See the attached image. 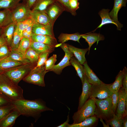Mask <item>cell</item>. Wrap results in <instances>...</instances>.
I'll use <instances>...</instances> for the list:
<instances>
[{
	"label": "cell",
	"instance_id": "ba28073f",
	"mask_svg": "<svg viewBox=\"0 0 127 127\" xmlns=\"http://www.w3.org/2000/svg\"><path fill=\"white\" fill-rule=\"evenodd\" d=\"M28 64L25 66L9 70L4 73V74L15 84L18 85L19 81L27 74L29 70Z\"/></svg>",
	"mask_w": 127,
	"mask_h": 127
},
{
	"label": "cell",
	"instance_id": "52a82bcc",
	"mask_svg": "<svg viewBox=\"0 0 127 127\" xmlns=\"http://www.w3.org/2000/svg\"><path fill=\"white\" fill-rule=\"evenodd\" d=\"M111 84L103 83L99 84L92 85L89 98H97L102 99L111 96L113 93L109 89Z\"/></svg>",
	"mask_w": 127,
	"mask_h": 127
},
{
	"label": "cell",
	"instance_id": "11a10c76",
	"mask_svg": "<svg viewBox=\"0 0 127 127\" xmlns=\"http://www.w3.org/2000/svg\"><path fill=\"white\" fill-rule=\"evenodd\" d=\"M100 120L101 122L102 123L103 127H109V125L107 124H105L104 122H103V119L101 118H100Z\"/></svg>",
	"mask_w": 127,
	"mask_h": 127
},
{
	"label": "cell",
	"instance_id": "f6af8a7d",
	"mask_svg": "<svg viewBox=\"0 0 127 127\" xmlns=\"http://www.w3.org/2000/svg\"><path fill=\"white\" fill-rule=\"evenodd\" d=\"M60 3L65 9V11L71 13L69 4V0H56Z\"/></svg>",
	"mask_w": 127,
	"mask_h": 127
},
{
	"label": "cell",
	"instance_id": "d590c367",
	"mask_svg": "<svg viewBox=\"0 0 127 127\" xmlns=\"http://www.w3.org/2000/svg\"><path fill=\"white\" fill-rule=\"evenodd\" d=\"M123 116L115 114L113 117L106 123L112 127H122L123 126L122 118Z\"/></svg>",
	"mask_w": 127,
	"mask_h": 127
},
{
	"label": "cell",
	"instance_id": "e575fe53",
	"mask_svg": "<svg viewBox=\"0 0 127 127\" xmlns=\"http://www.w3.org/2000/svg\"><path fill=\"white\" fill-rule=\"evenodd\" d=\"M39 55L32 48H29L27 50L24 57L28 60L31 63L37 62Z\"/></svg>",
	"mask_w": 127,
	"mask_h": 127
},
{
	"label": "cell",
	"instance_id": "7a4b0ae2",
	"mask_svg": "<svg viewBox=\"0 0 127 127\" xmlns=\"http://www.w3.org/2000/svg\"><path fill=\"white\" fill-rule=\"evenodd\" d=\"M0 91L12 102L24 99L22 89L13 82L4 73L0 74Z\"/></svg>",
	"mask_w": 127,
	"mask_h": 127
},
{
	"label": "cell",
	"instance_id": "6f0895ef",
	"mask_svg": "<svg viewBox=\"0 0 127 127\" xmlns=\"http://www.w3.org/2000/svg\"><path fill=\"white\" fill-rule=\"evenodd\" d=\"M76 0L78 1V0Z\"/></svg>",
	"mask_w": 127,
	"mask_h": 127
},
{
	"label": "cell",
	"instance_id": "ffe728a7",
	"mask_svg": "<svg viewBox=\"0 0 127 127\" xmlns=\"http://www.w3.org/2000/svg\"><path fill=\"white\" fill-rule=\"evenodd\" d=\"M85 75L88 81L92 85L99 84L103 82L100 80L90 68L86 61L83 64Z\"/></svg>",
	"mask_w": 127,
	"mask_h": 127
},
{
	"label": "cell",
	"instance_id": "f5cc1de1",
	"mask_svg": "<svg viewBox=\"0 0 127 127\" xmlns=\"http://www.w3.org/2000/svg\"><path fill=\"white\" fill-rule=\"evenodd\" d=\"M33 25H31L28 27L25 30L28 33V34H32V28Z\"/></svg>",
	"mask_w": 127,
	"mask_h": 127
},
{
	"label": "cell",
	"instance_id": "30bf717a",
	"mask_svg": "<svg viewBox=\"0 0 127 127\" xmlns=\"http://www.w3.org/2000/svg\"><path fill=\"white\" fill-rule=\"evenodd\" d=\"M119 98L115 114L123 116L127 115V92L123 87L118 91Z\"/></svg>",
	"mask_w": 127,
	"mask_h": 127
},
{
	"label": "cell",
	"instance_id": "db71d44e",
	"mask_svg": "<svg viewBox=\"0 0 127 127\" xmlns=\"http://www.w3.org/2000/svg\"><path fill=\"white\" fill-rule=\"evenodd\" d=\"M28 34V33L25 30H24L23 31L22 33V37L27 38V36Z\"/></svg>",
	"mask_w": 127,
	"mask_h": 127
},
{
	"label": "cell",
	"instance_id": "836d02e7",
	"mask_svg": "<svg viewBox=\"0 0 127 127\" xmlns=\"http://www.w3.org/2000/svg\"><path fill=\"white\" fill-rule=\"evenodd\" d=\"M32 40L28 38L23 37L17 50L24 56L27 50L30 47Z\"/></svg>",
	"mask_w": 127,
	"mask_h": 127
},
{
	"label": "cell",
	"instance_id": "f1b7e54d",
	"mask_svg": "<svg viewBox=\"0 0 127 127\" xmlns=\"http://www.w3.org/2000/svg\"><path fill=\"white\" fill-rule=\"evenodd\" d=\"M56 1V0H36L31 8V10L45 11Z\"/></svg>",
	"mask_w": 127,
	"mask_h": 127
},
{
	"label": "cell",
	"instance_id": "bcb514c9",
	"mask_svg": "<svg viewBox=\"0 0 127 127\" xmlns=\"http://www.w3.org/2000/svg\"><path fill=\"white\" fill-rule=\"evenodd\" d=\"M124 73L122 80V86L125 91L127 92V69L126 67H124Z\"/></svg>",
	"mask_w": 127,
	"mask_h": 127
},
{
	"label": "cell",
	"instance_id": "4dcf8cb0",
	"mask_svg": "<svg viewBox=\"0 0 127 127\" xmlns=\"http://www.w3.org/2000/svg\"><path fill=\"white\" fill-rule=\"evenodd\" d=\"M8 56L14 60L22 63L23 64L30 63L21 53L17 50H11Z\"/></svg>",
	"mask_w": 127,
	"mask_h": 127
},
{
	"label": "cell",
	"instance_id": "7dc6e473",
	"mask_svg": "<svg viewBox=\"0 0 127 127\" xmlns=\"http://www.w3.org/2000/svg\"><path fill=\"white\" fill-rule=\"evenodd\" d=\"M36 0H23L24 2L27 6L31 9Z\"/></svg>",
	"mask_w": 127,
	"mask_h": 127
},
{
	"label": "cell",
	"instance_id": "e0dca14e",
	"mask_svg": "<svg viewBox=\"0 0 127 127\" xmlns=\"http://www.w3.org/2000/svg\"><path fill=\"white\" fill-rule=\"evenodd\" d=\"M31 39L33 41L40 42L55 47L58 44L55 37L48 35H38L32 33Z\"/></svg>",
	"mask_w": 127,
	"mask_h": 127
},
{
	"label": "cell",
	"instance_id": "4316f807",
	"mask_svg": "<svg viewBox=\"0 0 127 127\" xmlns=\"http://www.w3.org/2000/svg\"><path fill=\"white\" fill-rule=\"evenodd\" d=\"M16 24L12 23L3 28L2 35L5 38L7 43L9 45L11 43Z\"/></svg>",
	"mask_w": 127,
	"mask_h": 127
},
{
	"label": "cell",
	"instance_id": "484cf974",
	"mask_svg": "<svg viewBox=\"0 0 127 127\" xmlns=\"http://www.w3.org/2000/svg\"><path fill=\"white\" fill-rule=\"evenodd\" d=\"M124 71V68L123 70L120 71L119 72L116 76L114 82L110 85L109 89L113 93L118 91L120 88L123 87L122 80Z\"/></svg>",
	"mask_w": 127,
	"mask_h": 127
},
{
	"label": "cell",
	"instance_id": "74e56055",
	"mask_svg": "<svg viewBox=\"0 0 127 127\" xmlns=\"http://www.w3.org/2000/svg\"><path fill=\"white\" fill-rule=\"evenodd\" d=\"M49 54L50 53L48 52H44L40 54L37 62V65L34 68L39 67L44 65L45 63L47 60Z\"/></svg>",
	"mask_w": 127,
	"mask_h": 127
},
{
	"label": "cell",
	"instance_id": "9f6ffc18",
	"mask_svg": "<svg viewBox=\"0 0 127 127\" xmlns=\"http://www.w3.org/2000/svg\"><path fill=\"white\" fill-rule=\"evenodd\" d=\"M3 28H2L0 25V34H2L3 33Z\"/></svg>",
	"mask_w": 127,
	"mask_h": 127
},
{
	"label": "cell",
	"instance_id": "3957f363",
	"mask_svg": "<svg viewBox=\"0 0 127 127\" xmlns=\"http://www.w3.org/2000/svg\"><path fill=\"white\" fill-rule=\"evenodd\" d=\"M95 115L106 122L112 119L115 115L112 109L111 96L103 99L95 98Z\"/></svg>",
	"mask_w": 127,
	"mask_h": 127
},
{
	"label": "cell",
	"instance_id": "277c9868",
	"mask_svg": "<svg viewBox=\"0 0 127 127\" xmlns=\"http://www.w3.org/2000/svg\"><path fill=\"white\" fill-rule=\"evenodd\" d=\"M31 9L23 2L19 3L11 10L10 13L7 20L2 25L4 28L12 23L17 24L30 17Z\"/></svg>",
	"mask_w": 127,
	"mask_h": 127
},
{
	"label": "cell",
	"instance_id": "4fadbf2b",
	"mask_svg": "<svg viewBox=\"0 0 127 127\" xmlns=\"http://www.w3.org/2000/svg\"><path fill=\"white\" fill-rule=\"evenodd\" d=\"M82 84V92L79 99L78 110L80 109L89 98L92 85L88 81L85 75Z\"/></svg>",
	"mask_w": 127,
	"mask_h": 127
},
{
	"label": "cell",
	"instance_id": "44dd1931",
	"mask_svg": "<svg viewBox=\"0 0 127 127\" xmlns=\"http://www.w3.org/2000/svg\"><path fill=\"white\" fill-rule=\"evenodd\" d=\"M81 37L85 39L88 44V54L91 46L94 43L96 42L98 43L99 41L103 40L105 39L103 35L99 33H94L82 34Z\"/></svg>",
	"mask_w": 127,
	"mask_h": 127
},
{
	"label": "cell",
	"instance_id": "603a6c76",
	"mask_svg": "<svg viewBox=\"0 0 127 127\" xmlns=\"http://www.w3.org/2000/svg\"><path fill=\"white\" fill-rule=\"evenodd\" d=\"M22 63L12 59L8 56L0 60V71L20 66Z\"/></svg>",
	"mask_w": 127,
	"mask_h": 127
},
{
	"label": "cell",
	"instance_id": "d6986e66",
	"mask_svg": "<svg viewBox=\"0 0 127 127\" xmlns=\"http://www.w3.org/2000/svg\"><path fill=\"white\" fill-rule=\"evenodd\" d=\"M70 51L79 63L83 65L86 61L85 55L88 50V48L81 49L76 48L71 45L67 44Z\"/></svg>",
	"mask_w": 127,
	"mask_h": 127
},
{
	"label": "cell",
	"instance_id": "d4e9b609",
	"mask_svg": "<svg viewBox=\"0 0 127 127\" xmlns=\"http://www.w3.org/2000/svg\"><path fill=\"white\" fill-rule=\"evenodd\" d=\"M70 62L76 71L77 75L80 78L82 84L83 83L85 75V71L83 67L73 56L70 59Z\"/></svg>",
	"mask_w": 127,
	"mask_h": 127
},
{
	"label": "cell",
	"instance_id": "8fae6325",
	"mask_svg": "<svg viewBox=\"0 0 127 127\" xmlns=\"http://www.w3.org/2000/svg\"><path fill=\"white\" fill-rule=\"evenodd\" d=\"M54 24L44 25L35 22L32 28V32L36 34L47 35L55 37L53 30Z\"/></svg>",
	"mask_w": 127,
	"mask_h": 127
},
{
	"label": "cell",
	"instance_id": "2e32d148",
	"mask_svg": "<svg viewBox=\"0 0 127 127\" xmlns=\"http://www.w3.org/2000/svg\"><path fill=\"white\" fill-rule=\"evenodd\" d=\"M20 115L15 108L0 122V127L13 126L17 118Z\"/></svg>",
	"mask_w": 127,
	"mask_h": 127
},
{
	"label": "cell",
	"instance_id": "1f68e13d",
	"mask_svg": "<svg viewBox=\"0 0 127 127\" xmlns=\"http://www.w3.org/2000/svg\"><path fill=\"white\" fill-rule=\"evenodd\" d=\"M23 0H0V9H7L11 10Z\"/></svg>",
	"mask_w": 127,
	"mask_h": 127
},
{
	"label": "cell",
	"instance_id": "f546056e",
	"mask_svg": "<svg viewBox=\"0 0 127 127\" xmlns=\"http://www.w3.org/2000/svg\"><path fill=\"white\" fill-rule=\"evenodd\" d=\"M22 37V34L19 32L16 25L15 31L10 45L12 50H17Z\"/></svg>",
	"mask_w": 127,
	"mask_h": 127
},
{
	"label": "cell",
	"instance_id": "d6a6232c",
	"mask_svg": "<svg viewBox=\"0 0 127 127\" xmlns=\"http://www.w3.org/2000/svg\"><path fill=\"white\" fill-rule=\"evenodd\" d=\"M35 23L34 21L30 17L17 23L16 26L19 32L22 33L29 26L33 25Z\"/></svg>",
	"mask_w": 127,
	"mask_h": 127
},
{
	"label": "cell",
	"instance_id": "7402d4cb",
	"mask_svg": "<svg viewBox=\"0 0 127 127\" xmlns=\"http://www.w3.org/2000/svg\"><path fill=\"white\" fill-rule=\"evenodd\" d=\"M127 0H114V4L112 10L109 12V15L111 19L115 22L119 23L118 20V14L121 8L126 6Z\"/></svg>",
	"mask_w": 127,
	"mask_h": 127
},
{
	"label": "cell",
	"instance_id": "6da1fadb",
	"mask_svg": "<svg viewBox=\"0 0 127 127\" xmlns=\"http://www.w3.org/2000/svg\"><path fill=\"white\" fill-rule=\"evenodd\" d=\"M12 103L21 115L32 117L35 120H37L42 112L53 111L47 107L44 101L40 99L30 100L24 99Z\"/></svg>",
	"mask_w": 127,
	"mask_h": 127
},
{
	"label": "cell",
	"instance_id": "7c38bea8",
	"mask_svg": "<svg viewBox=\"0 0 127 127\" xmlns=\"http://www.w3.org/2000/svg\"><path fill=\"white\" fill-rule=\"evenodd\" d=\"M30 15V17L35 22L41 24L47 25L53 24L45 11L38 10H31Z\"/></svg>",
	"mask_w": 127,
	"mask_h": 127
},
{
	"label": "cell",
	"instance_id": "f907efd6",
	"mask_svg": "<svg viewBox=\"0 0 127 127\" xmlns=\"http://www.w3.org/2000/svg\"><path fill=\"white\" fill-rule=\"evenodd\" d=\"M67 119L66 121L65 122L61 124L60 125L57 126V127H66L67 126L68 123V122L69 121V115L68 114L67 116Z\"/></svg>",
	"mask_w": 127,
	"mask_h": 127
},
{
	"label": "cell",
	"instance_id": "83f0119b",
	"mask_svg": "<svg viewBox=\"0 0 127 127\" xmlns=\"http://www.w3.org/2000/svg\"><path fill=\"white\" fill-rule=\"evenodd\" d=\"M82 35L78 32L72 34L62 33L58 37V41L60 43H63L70 40L77 41L80 43L79 40Z\"/></svg>",
	"mask_w": 127,
	"mask_h": 127
},
{
	"label": "cell",
	"instance_id": "5b68a950",
	"mask_svg": "<svg viewBox=\"0 0 127 127\" xmlns=\"http://www.w3.org/2000/svg\"><path fill=\"white\" fill-rule=\"evenodd\" d=\"M95 98H89L82 107L75 112L72 116L73 123H80L95 115Z\"/></svg>",
	"mask_w": 127,
	"mask_h": 127
},
{
	"label": "cell",
	"instance_id": "8d00e7d4",
	"mask_svg": "<svg viewBox=\"0 0 127 127\" xmlns=\"http://www.w3.org/2000/svg\"><path fill=\"white\" fill-rule=\"evenodd\" d=\"M15 108L12 104L0 107V122Z\"/></svg>",
	"mask_w": 127,
	"mask_h": 127
},
{
	"label": "cell",
	"instance_id": "c3c4849f",
	"mask_svg": "<svg viewBox=\"0 0 127 127\" xmlns=\"http://www.w3.org/2000/svg\"><path fill=\"white\" fill-rule=\"evenodd\" d=\"M61 43V45L60 47L61 48L65 53L70 51L67 44L64 43Z\"/></svg>",
	"mask_w": 127,
	"mask_h": 127
},
{
	"label": "cell",
	"instance_id": "60d3db41",
	"mask_svg": "<svg viewBox=\"0 0 127 127\" xmlns=\"http://www.w3.org/2000/svg\"><path fill=\"white\" fill-rule=\"evenodd\" d=\"M119 98L118 91L113 92L111 96L112 109L113 111L115 114L118 103Z\"/></svg>",
	"mask_w": 127,
	"mask_h": 127
},
{
	"label": "cell",
	"instance_id": "681fc988",
	"mask_svg": "<svg viewBox=\"0 0 127 127\" xmlns=\"http://www.w3.org/2000/svg\"><path fill=\"white\" fill-rule=\"evenodd\" d=\"M6 43V39L4 36L2 35L0 36V47Z\"/></svg>",
	"mask_w": 127,
	"mask_h": 127
},
{
	"label": "cell",
	"instance_id": "ee69618b",
	"mask_svg": "<svg viewBox=\"0 0 127 127\" xmlns=\"http://www.w3.org/2000/svg\"><path fill=\"white\" fill-rule=\"evenodd\" d=\"M9 52L6 44L0 47V60L9 56Z\"/></svg>",
	"mask_w": 127,
	"mask_h": 127
},
{
	"label": "cell",
	"instance_id": "b9f144b4",
	"mask_svg": "<svg viewBox=\"0 0 127 127\" xmlns=\"http://www.w3.org/2000/svg\"><path fill=\"white\" fill-rule=\"evenodd\" d=\"M69 4L71 14L72 15L75 16L76 14V11L79 8V2L76 0H69Z\"/></svg>",
	"mask_w": 127,
	"mask_h": 127
},
{
	"label": "cell",
	"instance_id": "cb8c5ba5",
	"mask_svg": "<svg viewBox=\"0 0 127 127\" xmlns=\"http://www.w3.org/2000/svg\"><path fill=\"white\" fill-rule=\"evenodd\" d=\"M98 118L95 115L88 118L82 122L77 123L69 124L66 127H93L96 126Z\"/></svg>",
	"mask_w": 127,
	"mask_h": 127
},
{
	"label": "cell",
	"instance_id": "7bdbcfd3",
	"mask_svg": "<svg viewBox=\"0 0 127 127\" xmlns=\"http://www.w3.org/2000/svg\"><path fill=\"white\" fill-rule=\"evenodd\" d=\"M12 104V102L5 95L0 91V107Z\"/></svg>",
	"mask_w": 127,
	"mask_h": 127
},
{
	"label": "cell",
	"instance_id": "816d5d0a",
	"mask_svg": "<svg viewBox=\"0 0 127 127\" xmlns=\"http://www.w3.org/2000/svg\"><path fill=\"white\" fill-rule=\"evenodd\" d=\"M123 126V127H127V115L124 116L122 118Z\"/></svg>",
	"mask_w": 127,
	"mask_h": 127
},
{
	"label": "cell",
	"instance_id": "8992f818",
	"mask_svg": "<svg viewBox=\"0 0 127 127\" xmlns=\"http://www.w3.org/2000/svg\"><path fill=\"white\" fill-rule=\"evenodd\" d=\"M48 71L46 70L44 65L39 67L34 68L23 79L27 83L44 87V77Z\"/></svg>",
	"mask_w": 127,
	"mask_h": 127
},
{
	"label": "cell",
	"instance_id": "9c48e42d",
	"mask_svg": "<svg viewBox=\"0 0 127 127\" xmlns=\"http://www.w3.org/2000/svg\"><path fill=\"white\" fill-rule=\"evenodd\" d=\"M65 9L62 4L56 0L45 11L53 24L59 16Z\"/></svg>",
	"mask_w": 127,
	"mask_h": 127
},
{
	"label": "cell",
	"instance_id": "ac0fdd59",
	"mask_svg": "<svg viewBox=\"0 0 127 127\" xmlns=\"http://www.w3.org/2000/svg\"><path fill=\"white\" fill-rule=\"evenodd\" d=\"M29 48L34 50L40 55L44 52H48L50 53L54 50L55 47L32 40Z\"/></svg>",
	"mask_w": 127,
	"mask_h": 127
},
{
	"label": "cell",
	"instance_id": "f35d334b",
	"mask_svg": "<svg viewBox=\"0 0 127 127\" xmlns=\"http://www.w3.org/2000/svg\"><path fill=\"white\" fill-rule=\"evenodd\" d=\"M56 58V55L53 54L46 60L44 64L46 71H49L52 68L57 61Z\"/></svg>",
	"mask_w": 127,
	"mask_h": 127
},
{
	"label": "cell",
	"instance_id": "9a60e30c",
	"mask_svg": "<svg viewBox=\"0 0 127 127\" xmlns=\"http://www.w3.org/2000/svg\"><path fill=\"white\" fill-rule=\"evenodd\" d=\"M73 56L74 55L71 51L65 53L64 56L61 61L57 64L55 65L50 71H52L57 75L60 74L64 68L71 65L70 60Z\"/></svg>",
	"mask_w": 127,
	"mask_h": 127
},
{
	"label": "cell",
	"instance_id": "ab89813d",
	"mask_svg": "<svg viewBox=\"0 0 127 127\" xmlns=\"http://www.w3.org/2000/svg\"><path fill=\"white\" fill-rule=\"evenodd\" d=\"M11 12V10L7 9L0 11V25L2 28L3 24L7 20Z\"/></svg>",
	"mask_w": 127,
	"mask_h": 127
},
{
	"label": "cell",
	"instance_id": "5bb4252c",
	"mask_svg": "<svg viewBox=\"0 0 127 127\" xmlns=\"http://www.w3.org/2000/svg\"><path fill=\"white\" fill-rule=\"evenodd\" d=\"M110 10L107 9H103L99 11L98 14L101 19V21L100 24L95 29L101 28L103 25L108 24H112L116 26L117 29L121 30V28L123 27V24H121L117 23L112 20L109 15Z\"/></svg>",
	"mask_w": 127,
	"mask_h": 127
}]
</instances>
